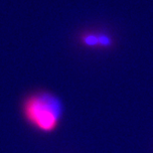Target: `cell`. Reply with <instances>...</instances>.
<instances>
[{
  "label": "cell",
  "instance_id": "obj_1",
  "mask_svg": "<svg viewBox=\"0 0 153 153\" xmlns=\"http://www.w3.org/2000/svg\"><path fill=\"white\" fill-rule=\"evenodd\" d=\"M23 114L32 126L43 132H51L59 124L62 105L50 93H37L29 96L23 102Z\"/></svg>",
  "mask_w": 153,
  "mask_h": 153
},
{
  "label": "cell",
  "instance_id": "obj_2",
  "mask_svg": "<svg viewBox=\"0 0 153 153\" xmlns=\"http://www.w3.org/2000/svg\"><path fill=\"white\" fill-rule=\"evenodd\" d=\"M84 41L87 45L88 46H94L97 44H100V37L94 35H87L84 37Z\"/></svg>",
  "mask_w": 153,
  "mask_h": 153
}]
</instances>
